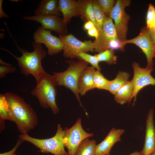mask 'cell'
<instances>
[{
	"mask_svg": "<svg viewBox=\"0 0 155 155\" xmlns=\"http://www.w3.org/2000/svg\"><path fill=\"white\" fill-rule=\"evenodd\" d=\"M8 102L11 121L14 122L21 134L28 133L38 124L37 114L30 105L18 95L8 92L5 94Z\"/></svg>",
	"mask_w": 155,
	"mask_h": 155,
	"instance_id": "cell-1",
	"label": "cell"
},
{
	"mask_svg": "<svg viewBox=\"0 0 155 155\" xmlns=\"http://www.w3.org/2000/svg\"><path fill=\"white\" fill-rule=\"evenodd\" d=\"M25 20L34 21L40 23L44 29L54 32L59 35L67 34V30L63 18L52 15H36L24 16Z\"/></svg>",
	"mask_w": 155,
	"mask_h": 155,
	"instance_id": "cell-11",
	"label": "cell"
},
{
	"mask_svg": "<svg viewBox=\"0 0 155 155\" xmlns=\"http://www.w3.org/2000/svg\"><path fill=\"white\" fill-rule=\"evenodd\" d=\"M19 1H20V0H10V1L12 2H18Z\"/></svg>",
	"mask_w": 155,
	"mask_h": 155,
	"instance_id": "cell-38",
	"label": "cell"
},
{
	"mask_svg": "<svg viewBox=\"0 0 155 155\" xmlns=\"http://www.w3.org/2000/svg\"><path fill=\"white\" fill-rule=\"evenodd\" d=\"M31 44L34 49V51L31 52L21 48L16 44L18 50L22 54L20 57H17L6 49L2 48L0 49L9 53L17 60L23 75L26 76L32 75L37 82L46 73L41 63L42 60L46 56V52L43 48L42 44L34 41L32 42Z\"/></svg>",
	"mask_w": 155,
	"mask_h": 155,
	"instance_id": "cell-2",
	"label": "cell"
},
{
	"mask_svg": "<svg viewBox=\"0 0 155 155\" xmlns=\"http://www.w3.org/2000/svg\"><path fill=\"white\" fill-rule=\"evenodd\" d=\"M129 74L125 71H119L115 78L109 80L108 91L114 95L121 88L126 84L129 81Z\"/></svg>",
	"mask_w": 155,
	"mask_h": 155,
	"instance_id": "cell-20",
	"label": "cell"
},
{
	"mask_svg": "<svg viewBox=\"0 0 155 155\" xmlns=\"http://www.w3.org/2000/svg\"><path fill=\"white\" fill-rule=\"evenodd\" d=\"M63 141L68 150L67 155H75L79 146L84 140L92 137L94 134L86 132L82 128V119L79 118L75 124L69 128L64 130Z\"/></svg>",
	"mask_w": 155,
	"mask_h": 155,
	"instance_id": "cell-7",
	"label": "cell"
},
{
	"mask_svg": "<svg viewBox=\"0 0 155 155\" xmlns=\"http://www.w3.org/2000/svg\"><path fill=\"white\" fill-rule=\"evenodd\" d=\"M154 58H155V52H154Z\"/></svg>",
	"mask_w": 155,
	"mask_h": 155,
	"instance_id": "cell-40",
	"label": "cell"
},
{
	"mask_svg": "<svg viewBox=\"0 0 155 155\" xmlns=\"http://www.w3.org/2000/svg\"><path fill=\"white\" fill-rule=\"evenodd\" d=\"M95 26L92 22L90 21H87L84 24L83 26L84 29L86 30H88L89 29Z\"/></svg>",
	"mask_w": 155,
	"mask_h": 155,
	"instance_id": "cell-35",
	"label": "cell"
},
{
	"mask_svg": "<svg viewBox=\"0 0 155 155\" xmlns=\"http://www.w3.org/2000/svg\"><path fill=\"white\" fill-rule=\"evenodd\" d=\"M93 81L95 88L108 91L109 80L105 78L100 71L95 70Z\"/></svg>",
	"mask_w": 155,
	"mask_h": 155,
	"instance_id": "cell-26",
	"label": "cell"
},
{
	"mask_svg": "<svg viewBox=\"0 0 155 155\" xmlns=\"http://www.w3.org/2000/svg\"><path fill=\"white\" fill-rule=\"evenodd\" d=\"M95 55L99 62H105L109 64L116 63L117 57L112 49H108Z\"/></svg>",
	"mask_w": 155,
	"mask_h": 155,
	"instance_id": "cell-24",
	"label": "cell"
},
{
	"mask_svg": "<svg viewBox=\"0 0 155 155\" xmlns=\"http://www.w3.org/2000/svg\"><path fill=\"white\" fill-rule=\"evenodd\" d=\"M127 44H133L139 47L145 54L147 61L146 67L153 69V58L155 49L153 44L146 26L143 27L139 34L135 38L126 40L121 43L123 50L125 45Z\"/></svg>",
	"mask_w": 155,
	"mask_h": 155,
	"instance_id": "cell-9",
	"label": "cell"
},
{
	"mask_svg": "<svg viewBox=\"0 0 155 155\" xmlns=\"http://www.w3.org/2000/svg\"><path fill=\"white\" fill-rule=\"evenodd\" d=\"M93 6L97 25V28L99 32L102 30L104 22L106 16L98 4L97 0H93Z\"/></svg>",
	"mask_w": 155,
	"mask_h": 155,
	"instance_id": "cell-25",
	"label": "cell"
},
{
	"mask_svg": "<svg viewBox=\"0 0 155 155\" xmlns=\"http://www.w3.org/2000/svg\"><path fill=\"white\" fill-rule=\"evenodd\" d=\"M118 39L112 20L106 17L102 30L98 32V37L93 42L94 51L100 53L108 49L110 41Z\"/></svg>",
	"mask_w": 155,
	"mask_h": 155,
	"instance_id": "cell-12",
	"label": "cell"
},
{
	"mask_svg": "<svg viewBox=\"0 0 155 155\" xmlns=\"http://www.w3.org/2000/svg\"><path fill=\"white\" fill-rule=\"evenodd\" d=\"M82 9L81 17L93 22L95 27L97 28V24L95 18L93 6V0H79Z\"/></svg>",
	"mask_w": 155,
	"mask_h": 155,
	"instance_id": "cell-21",
	"label": "cell"
},
{
	"mask_svg": "<svg viewBox=\"0 0 155 155\" xmlns=\"http://www.w3.org/2000/svg\"><path fill=\"white\" fill-rule=\"evenodd\" d=\"M116 1L115 0H98V3L106 17L110 14L115 5Z\"/></svg>",
	"mask_w": 155,
	"mask_h": 155,
	"instance_id": "cell-29",
	"label": "cell"
},
{
	"mask_svg": "<svg viewBox=\"0 0 155 155\" xmlns=\"http://www.w3.org/2000/svg\"><path fill=\"white\" fill-rule=\"evenodd\" d=\"M63 46V55L66 58H76V54L80 52L94 51L93 42L91 40L82 42L71 34L59 35Z\"/></svg>",
	"mask_w": 155,
	"mask_h": 155,
	"instance_id": "cell-8",
	"label": "cell"
},
{
	"mask_svg": "<svg viewBox=\"0 0 155 155\" xmlns=\"http://www.w3.org/2000/svg\"><path fill=\"white\" fill-rule=\"evenodd\" d=\"M133 90L132 81H129L114 95L115 101L121 105L130 102L132 100Z\"/></svg>",
	"mask_w": 155,
	"mask_h": 155,
	"instance_id": "cell-19",
	"label": "cell"
},
{
	"mask_svg": "<svg viewBox=\"0 0 155 155\" xmlns=\"http://www.w3.org/2000/svg\"><path fill=\"white\" fill-rule=\"evenodd\" d=\"M124 133L123 129L112 128L104 139L96 145L95 155H105L109 154L114 144L120 140L121 135Z\"/></svg>",
	"mask_w": 155,
	"mask_h": 155,
	"instance_id": "cell-15",
	"label": "cell"
},
{
	"mask_svg": "<svg viewBox=\"0 0 155 155\" xmlns=\"http://www.w3.org/2000/svg\"><path fill=\"white\" fill-rule=\"evenodd\" d=\"M57 0H42L35 11L36 15H52L60 16Z\"/></svg>",
	"mask_w": 155,
	"mask_h": 155,
	"instance_id": "cell-18",
	"label": "cell"
},
{
	"mask_svg": "<svg viewBox=\"0 0 155 155\" xmlns=\"http://www.w3.org/2000/svg\"><path fill=\"white\" fill-rule=\"evenodd\" d=\"M95 70L93 67L87 66L82 73L78 84L80 95L83 96L89 91L95 88L93 78Z\"/></svg>",
	"mask_w": 155,
	"mask_h": 155,
	"instance_id": "cell-17",
	"label": "cell"
},
{
	"mask_svg": "<svg viewBox=\"0 0 155 155\" xmlns=\"http://www.w3.org/2000/svg\"><path fill=\"white\" fill-rule=\"evenodd\" d=\"M110 155L109 154H106V155Z\"/></svg>",
	"mask_w": 155,
	"mask_h": 155,
	"instance_id": "cell-41",
	"label": "cell"
},
{
	"mask_svg": "<svg viewBox=\"0 0 155 155\" xmlns=\"http://www.w3.org/2000/svg\"><path fill=\"white\" fill-rule=\"evenodd\" d=\"M154 111L150 109L146 120L144 143L140 155H149L155 151V128L154 120Z\"/></svg>",
	"mask_w": 155,
	"mask_h": 155,
	"instance_id": "cell-14",
	"label": "cell"
},
{
	"mask_svg": "<svg viewBox=\"0 0 155 155\" xmlns=\"http://www.w3.org/2000/svg\"><path fill=\"white\" fill-rule=\"evenodd\" d=\"M16 71L15 67L12 66L11 64L7 63L0 66V78H4L7 74L14 73Z\"/></svg>",
	"mask_w": 155,
	"mask_h": 155,
	"instance_id": "cell-30",
	"label": "cell"
},
{
	"mask_svg": "<svg viewBox=\"0 0 155 155\" xmlns=\"http://www.w3.org/2000/svg\"><path fill=\"white\" fill-rule=\"evenodd\" d=\"M36 82L31 94L37 98L42 108H50L56 115L59 110L56 102L57 85L54 76L46 73Z\"/></svg>",
	"mask_w": 155,
	"mask_h": 155,
	"instance_id": "cell-3",
	"label": "cell"
},
{
	"mask_svg": "<svg viewBox=\"0 0 155 155\" xmlns=\"http://www.w3.org/2000/svg\"><path fill=\"white\" fill-rule=\"evenodd\" d=\"M147 29H155V7L151 3L148 5L146 16Z\"/></svg>",
	"mask_w": 155,
	"mask_h": 155,
	"instance_id": "cell-28",
	"label": "cell"
},
{
	"mask_svg": "<svg viewBox=\"0 0 155 155\" xmlns=\"http://www.w3.org/2000/svg\"><path fill=\"white\" fill-rule=\"evenodd\" d=\"M109 49L114 50L119 49L121 51H123L121 46V43L118 39H114L111 40L108 46Z\"/></svg>",
	"mask_w": 155,
	"mask_h": 155,
	"instance_id": "cell-31",
	"label": "cell"
},
{
	"mask_svg": "<svg viewBox=\"0 0 155 155\" xmlns=\"http://www.w3.org/2000/svg\"><path fill=\"white\" fill-rule=\"evenodd\" d=\"M3 1V0H0V18H8L9 17V16L5 13L2 8V5Z\"/></svg>",
	"mask_w": 155,
	"mask_h": 155,
	"instance_id": "cell-36",
	"label": "cell"
},
{
	"mask_svg": "<svg viewBox=\"0 0 155 155\" xmlns=\"http://www.w3.org/2000/svg\"><path fill=\"white\" fill-rule=\"evenodd\" d=\"M133 76L131 80L133 86V92L132 99L135 102L139 92L148 85H155V79L151 74L153 69L141 67L138 63L134 62L132 64Z\"/></svg>",
	"mask_w": 155,
	"mask_h": 155,
	"instance_id": "cell-10",
	"label": "cell"
},
{
	"mask_svg": "<svg viewBox=\"0 0 155 155\" xmlns=\"http://www.w3.org/2000/svg\"><path fill=\"white\" fill-rule=\"evenodd\" d=\"M129 155H140V152L135 151Z\"/></svg>",
	"mask_w": 155,
	"mask_h": 155,
	"instance_id": "cell-37",
	"label": "cell"
},
{
	"mask_svg": "<svg viewBox=\"0 0 155 155\" xmlns=\"http://www.w3.org/2000/svg\"><path fill=\"white\" fill-rule=\"evenodd\" d=\"M131 2L130 0H117L109 16L114 21L117 36L121 43L127 40L128 23L130 17L125 11V8L130 5Z\"/></svg>",
	"mask_w": 155,
	"mask_h": 155,
	"instance_id": "cell-6",
	"label": "cell"
},
{
	"mask_svg": "<svg viewBox=\"0 0 155 155\" xmlns=\"http://www.w3.org/2000/svg\"><path fill=\"white\" fill-rule=\"evenodd\" d=\"M76 58L80 59L90 64L96 70L100 71L101 68L99 64V62L95 55H92L86 52H82L77 53Z\"/></svg>",
	"mask_w": 155,
	"mask_h": 155,
	"instance_id": "cell-27",
	"label": "cell"
},
{
	"mask_svg": "<svg viewBox=\"0 0 155 155\" xmlns=\"http://www.w3.org/2000/svg\"><path fill=\"white\" fill-rule=\"evenodd\" d=\"M58 6L63 22L66 24L72 17L82 16V9L79 0H59Z\"/></svg>",
	"mask_w": 155,
	"mask_h": 155,
	"instance_id": "cell-16",
	"label": "cell"
},
{
	"mask_svg": "<svg viewBox=\"0 0 155 155\" xmlns=\"http://www.w3.org/2000/svg\"><path fill=\"white\" fill-rule=\"evenodd\" d=\"M33 38L35 42L45 45L49 55L53 56L63 50L60 38L53 35L51 31L44 29L42 26L39 27L35 32Z\"/></svg>",
	"mask_w": 155,
	"mask_h": 155,
	"instance_id": "cell-13",
	"label": "cell"
},
{
	"mask_svg": "<svg viewBox=\"0 0 155 155\" xmlns=\"http://www.w3.org/2000/svg\"><path fill=\"white\" fill-rule=\"evenodd\" d=\"M24 142L23 140L19 138L15 146L11 150L8 152L0 153V155H14L18 148Z\"/></svg>",
	"mask_w": 155,
	"mask_h": 155,
	"instance_id": "cell-32",
	"label": "cell"
},
{
	"mask_svg": "<svg viewBox=\"0 0 155 155\" xmlns=\"http://www.w3.org/2000/svg\"><path fill=\"white\" fill-rule=\"evenodd\" d=\"M14 155H17V154H15Z\"/></svg>",
	"mask_w": 155,
	"mask_h": 155,
	"instance_id": "cell-42",
	"label": "cell"
},
{
	"mask_svg": "<svg viewBox=\"0 0 155 155\" xmlns=\"http://www.w3.org/2000/svg\"><path fill=\"white\" fill-rule=\"evenodd\" d=\"M149 155H155V151Z\"/></svg>",
	"mask_w": 155,
	"mask_h": 155,
	"instance_id": "cell-39",
	"label": "cell"
},
{
	"mask_svg": "<svg viewBox=\"0 0 155 155\" xmlns=\"http://www.w3.org/2000/svg\"><path fill=\"white\" fill-rule=\"evenodd\" d=\"M11 121L9 105L5 94H0V122Z\"/></svg>",
	"mask_w": 155,
	"mask_h": 155,
	"instance_id": "cell-23",
	"label": "cell"
},
{
	"mask_svg": "<svg viewBox=\"0 0 155 155\" xmlns=\"http://www.w3.org/2000/svg\"><path fill=\"white\" fill-rule=\"evenodd\" d=\"M87 34L89 36L94 37L96 39L98 35V31L97 28L94 26L88 30Z\"/></svg>",
	"mask_w": 155,
	"mask_h": 155,
	"instance_id": "cell-33",
	"label": "cell"
},
{
	"mask_svg": "<svg viewBox=\"0 0 155 155\" xmlns=\"http://www.w3.org/2000/svg\"><path fill=\"white\" fill-rule=\"evenodd\" d=\"M64 134V130L61 125L58 124L55 135L50 138L37 139L30 136L28 133L20 134L18 137L24 141L32 144L38 148L39 152L42 153H51L54 155H67L63 141Z\"/></svg>",
	"mask_w": 155,
	"mask_h": 155,
	"instance_id": "cell-5",
	"label": "cell"
},
{
	"mask_svg": "<svg viewBox=\"0 0 155 155\" xmlns=\"http://www.w3.org/2000/svg\"><path fill=\"white\" fill-rule=\"evenodd\" d=\"M150 38L155 49V29H147Z\"/></svg>",
	"mask_w": 155,
	"mask_h": 155,
	"instance_id": "cell-34",
	"label": "cell"
},
{
	"mask_svg": "<svg viewBox=\"0 0 155 155\" xmlns=\"http://www.w3.org/2000/svg\"><path fill=\"white\" fill-rule=\"evenodd\" d=\"M67 62L69 66L66 70L61 72H54L53 75L57 86H63L70 89L75 95L80 105L83 107L78 92V84L81 75L88 63L81 60Z\"/></svg>",
	"mask_w": 155,
	"mask_h": 155,
	"instance_id": "cell-4",
	"label": "cell"
},
{
	"mask_svg": "<svg viewBox=\"0 0 155 155\" xmlns=\"http://www.w3.org/2000/svg\"><path fill=\"white\" fill-rule=\"evenodd\" d=\"M96 141L88 138L83 140L77 150L75 155H95Z\"/></svg>",
	"mask_w": 155,
	"mask_h": 155,
	"instance_id": "cell-22",
	"label": "cell"
}]
</instances>
